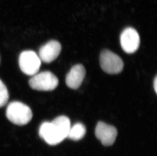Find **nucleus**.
Returning a JSON list of instances; mask_svg holds the SVG:
<instances>
[{
  "label": "nucleus",
  "instance_id": "nucleus-1",
  "mask_svg": "<svg viewBox=\"0 0 157 156\" xmlns=\"http://www.w3.org/2000/svg\"><path fill=\"white\" fill-rule=\"evenodd\" d=\"M71 127L70 119L61 116L52 122H45L40 126L39 134L48 144L55 146L67 138Z\"/></svg>",
  "mask_w": 157,
  "mask_h": 156
},
{
  "label": "nucleus",
  "instance_id": "nucleus-2",
  "mask_svg": "<svg viewBox=\"0 0 157 156\" xmlns=\"http://www.w3.org/2000/svg\"><path fill=\"white\" fill-rule=\"evenodd\" d=\"M8 119L15 125H26L31 120L33 113L28 106L19 102L9 103L6 109Z\"/></svg>",
  "mask_w": 157,
  "mask_h": 156
},
{
  "label": "nucleus",
  "instance_id": "nucleus-3",
  "mask_svg": "<svg viewBox=\"0 0 157 156\" xmlns=\"http://www.w3.org/2000/svg\"><path fill=\"white\" fill-rule=\"evenodd\" d=\"M59 84L58 78L49 71H45L33 76L29 80L32 88L38 91H52Z\"/></svg>",
  "mask_w": 157,
  "mask_h": 156
},
{
  "label": "nucleus",
  "instance_id": "nucleus-4",
  "mask_svg": "<svg viewBox=\"0 0 157 156\" xmlns=\"http://www.w3.org/2000/svg\"><path fill=\"white\" fill-rule=\"evenodd\" d=\"M100 63L102 69L107 74H119L124 68L122 58L109 50H104L101 52Z\"/></svg>",
  "mask_w": 157,
  "mask_h": 156
},
{
  "label": "nucleus",
  "instance_id": "nucleus-5",
  "mask_svg": "<svg viewBox=\"0 0 157 156\" xmlns=\"http://www.w3.org/2000/svg\"><path fill=\"white\" fill-rule=\"evenodd\" d=\"M41 64V61L38 55L33 51H24L20 54L19 67L22 72L27 75L33 76L37 74Z\"/></svg>",
  "mask_w": 157,
  "mask_h": 156
},
{
  "label": "nucleus",
  "instance_id": "nucleus-6",
  "mask_svg": "<svg viewBox=\"0 0 157 156\" xmlns=\"http://www.w3.org/2000/svg\"><path fill=\"white\" fill-rule=\"evenodd\" d=\"M120 42L121 47L126 53H133L140 47V35L134 28H128L122 32Z\"/></svg>",
  "mask_w": 157,
  "mask_h": 156
},
{
  "label": "nucleus",
  "instance_id": "nucleus-7",
  "mask_svg": "<svg viewBox=\"0 0 157 156\" xmlns=\"http://www.w3.org/2000/svg\"><path fill=\"white\" fill-rule=\"evenodd\" d=\"M95 135L103 145L110 146L116 141L117 131L114 126L99 122L95 128Z\"/></svg>",
  "mask_w": 157,
  "mask_h": 156
},
{
  "label": "nucleus",
  "instance_id": "nucleus-8",
  "mask_svg": "<svg viewBox=\"0 0 157 156\" xmlns=\"http://www.w3.org/2000/svg\"><path fill=\"white\" fill-rule=\"evenodd\" d=\"M62 46L56 40H52L42 46L39 51L38 56L45 63H50L55 61L60 54Z\"/></svg>",
  "mask_w": 157,
  "mask_h": 156
},
{
  "label": "nucleus",
  "instance_id": "nucleus-9",
  "mask_svg": "<svg viewBox=\"0 0 157 156\" xmlns=\"http://www.w3.org/2000/svg\"><path fill=\"white\" fill-rule=\"evenodd\" d=\"M86 71L82 65H76L73 66L66 78V83L70 88H78L83 82Z\"/></svg>",
  "mask_w": 157,
  "mask_h": 156
},
{
  "label": "nucleus",
  "instance_id": "nucleus-10",
  "mask_svg": "<svg viewBox=\"0 0 157 156\" xmlns=\"http://www.w3.org/2000/svg\"><path fill=\"white\" fill-rule=\"evenodd\" d=\"M86 133V128L81 123H77L70 127L67 138L74 141L80 140Z\"/></svg>",
  "mask_w": 157,
  "mask_h": 156
},
{
  "label": "nucleus",
  "instance_id": "nucleus-11",
  "mask_svg": "<svg viewBox=\"0 0 157 156\" xmlns=\"http://www.w3.org/2000/svg\"><path fill=\"white\" fill-rule=\"evenodd\" d=\"M9 99V93L6 86L0 80V108L4 106Z\"/></svg>",
  "mask_w": 157,
  "mask_h": 156
},
{
  "label": "nucleus",
  "instance_id": "nucleus-12",
  "mask_svg": "<svg viewBox=\"0 0 157 156\" xmlns=\"http://www.w3.org/2000/svg\"><path fill=\"white\" fill-rule=\"evenodd\" d=\"M154 88L155 91L157 93V77L155 79L154 81Z\"/></svg>",
  "mask_w": 157,
  "mask_h": 156
}]
</instances>
